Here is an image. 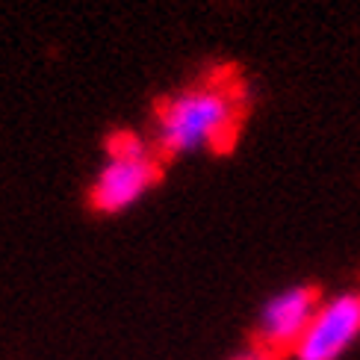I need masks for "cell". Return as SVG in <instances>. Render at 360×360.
I'll use <instances>...</instances> for the list:
<instances>
[{
  "mask_svg": "<svg viewBox=\"0 0 360 360\" xmlns=\"http://www.w3.org/2000/svg\"><path fill=\"white\" fill-rule=\"evenodd\" d=\"M360 340V292H342L319 304L316 316L292 349L295 360H340Z\"/></svg>",
  "mask_w": 360,
  "mask_h": 360,
  "instance_id": "3",
  "label": "cell"
},
{
  "mask_svg": "<svg viewBox=\"0 0 360 360\" xmlns=\"http://www.w3.org/2000/svg\"><path fill=\"white\" fill-rule=\"evenodd\" d=\"M319 292L313 287H290V290H281L278 295H272L260 310V319H257V346L283 354L302 342L304 331L310 328L313 316L319 310Z\"/></svg>",
  "mask_w": 360,
  "mask_h": 360,
  "instance_id": "4",
  "label": "cell"
},
{
  "mask_svg": "<svg viewBox=\"0 0 360 360\" xmlns=\"http://www.w3.org/2000/svg\"><path fill=\"white\" fill-rule=\"evenodd\" d=\"M239 103L224 86H198L160 103L157 148L162 157H186L233 139Z\"/></svg>",
  "mask_w": 360,
  "mask_h": 360,
  "instance_id": "1",
  "label": "cell"
},
{
  "mask_svg": "<svg viewBox=\"0 0 360 360\" xmlns=\"http://www.w3.org/2000/svg\"><path fill=\"white\" fill-rule=\"evenodd\" d=\"M231 360H281V354H275V352H269V349H263V346H248V349H243V352H236Z\"/></svg>",
  "mask_w": 360,
  "mask_h": 360,
  "instance_id": "5",
  "label": "cell"
},
{
  "mask_svg": "<svg viewBox=\"0 0 360 360\" xmlns=\"http://www.w3.org/2000/svg\"><path fill=\"white\" fill-rule=\"evenodd\" d=\"M160 180V162L148 145L130 130H118L107 139V162L98 172L89 204L95 213L115 216L139 204Z\"/></svg>",
  "mask_w": 360,
  "mask_h": 360,
  "instance_id": "2",
  "label": "cell"
}]
</instances>
